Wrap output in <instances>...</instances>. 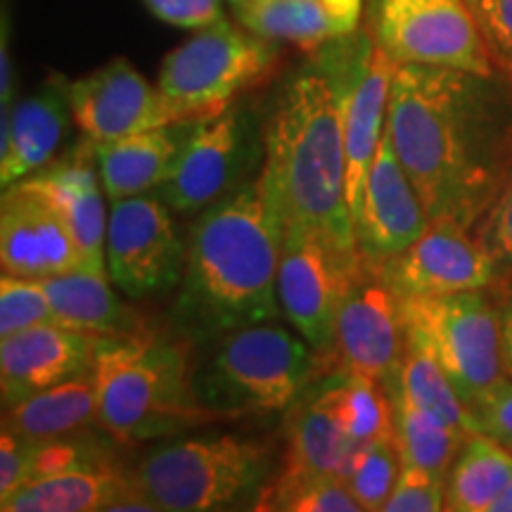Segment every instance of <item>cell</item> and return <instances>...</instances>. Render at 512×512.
Masks as SVG:
<instances>
[{
    "label": "cell",
    "instance_id": "obj_1",
    "mask_svg": "<svg viewBox=\"0 0 512 512\" xmlns=\"http://www.w3.org/2000/svg\"><path fill=\"white\" fill-rule=\"evenodd\" d=\"M387 128L430 223L475 235L512 178V81L396 64Z\"/></svg>",
    "mask_w": 512,
    "mask_h": 512
},
{
    "label": "cell",
    "instance_id": "obj_2",
    "mask_svg": "<svg viewBox=\"0 0 512 512\" xmlns=\"http://www.w3.org/2000/svg\"><path fill=\"white\" fill-rule=\"evenodd\" d=\"M280 216L261 174L197 216L183 278L171 306L188 342H211L280 311Z\"/></svg>",
    "mask_w": 512,
    "mask_h": 512
},
{
    "label": "cell",
    "instance_id": "obj_3",
    "mask_svg": "<svg viewBox=\"0 0 512 512\" xmlns=\"http://www.w3.org/2000/svg\"><path fill=\"white\" fill-rule=\"evenodd\" d=\"M261 169L280 226L297 223L323 242L344 273L361 268L347 204L344 110L311 60L280 83L264 117Z\"/></svg>",
    "mask_w": 512,
    "mask_h": 512
},
{
    "label": "cell",
    "instance_id": "obj_4",
    "mask_svg": "<svg viewBox=\"0 0 512 512\" xmlns=\"http://www.w3.org/2000/svg\"><path fill=\"white\" fill-rule=\"evenodd\" d=\"M192 370L185 337H107L95 363L98 427L119 444H143L223 422L197 399Z\"/></svg>",
    "mask_w": 512,
    "mask_h": 512
},
{
    "label": "cell",
    "instance_id": "obj_5",
    "mask_svg": "<svg viewBox=\"0 0 512 512\" xmlns=\"http://www.w3.org/2000/svg\"><path fill=\"white\" fill-rule=\"evenodd\" d=\"M128 472L157 512L254 510L278 472V448L235 434L183 437L145 451Z\"/></svg>",
    "mask_w": 512,
    "mask_h": 512
},
{
    "label": "cell",
    "instance_id": "obj_6",
    "mask_svg": "<svg viewBox=\"0 0 512 512\" xmlns=\"http://www.w3.org/2000/svg\"><path fill=\"white\" fill-rule=\"evenodd\" d=\"M214 342L192 370V387L202 406L223 420L287 411L328 368V358L280 325H249Z\"/></svg>",
    "mask_w": 512,
    "mask_h": 512
},
{
    "label": "cell",
    "instance_id": "obj_7",
    "mask_svg": "<svg viewBox=\"0 0 512 512\" xmlns=\"http://www.w3.org/2000/svg\"><path fill=\"white\" fill-rule=\"evenodd\" d=\"M399 309L408 342L439 363L470 413L505 380L501 304L486 290L403 297Z\"/></svg>",
    "mask_w": 512,
    "mask_h": 512
},
{
    "label": "cell",
    "instance_id": "obj_8",
    "mask_svg": "<svg viewBox=\"0 0 512 512\" xmlns=\"http://www.w3.org/2000/svg\"><path fill=\"white\" fill-rule=\"evenodd\" d=\"M278 46L223 17L164 57L157 88L178 119L209 117L275 72Z\"/></svg>",
    "mask_w": 512,
    "mask_h": 512
},
{
    "label": "cell",
    "instance_id": "obj_9",
    "mask_svg": "<svg viewBox=\"0 0 512 512\" xmlns=\"http://www.w3.org/2000/svg\"><path fill=\"white\" fill-rule=\"evenodd\" d=\"M264 162V121L233 102L197 119L174 171L155 195L176 214H200L259 176Z\"/></svg>",
    "mask_w": 512,
    "mask_h": 512
},
{
    "label": "cell",
    "instance_id": "obj_10",
    "mask_svg": "<svg viewBox=\"0 0 512 512\" xmlns=\"http://www.w3.org/2000/svg\"><path fill=\"white\" fill-rule=\"evenodd\" d=\"M368 29L396 64L498 72L467 0H373Z\"/></svg>",
    "mask_w": 512,
    "mask_h": 512
},
{
    "label": "cell",
    "instance_id": "obj_11",
    "mask_svg": "<svg viewBox=\"0 0 512 512\" xmlns=\"http://www.w3.org/2000/svg\"><path fill=\"white\" fill-rule=\"evenodd\" d=\"M107 273L131 299L164 297L183 278L188 247L155 192L114 200L107 221Z\"/></svg>",
    "mask_w": 512,
    "mask_h": 512
},
{
    "label": "cell",
    "instance_id": "obj_12",
    "mask_svg": "<svg viewBox=\"0 0 512 512\" xmlns=\"http://www.w3.org/2000/svg\"><path fill=\"white\" fill-rule=\"evenodd\" d=\"M332 356L339 370L366 375L387 392L399 384L406 356L399 297L366 266L358 268L344 290Z\"/></svg>",
    "mask_w": 512,
    "mask_h": 512
},
{
    "label": "cell",
    "instance_id": "obj_13",
    "mask_svg": "<svg viewBox=\"0 0 512 512\" xmlns=\"http://www.w3.org/2000/svg\"><path fill=\"white\" fill-rule=\"evenodd\" d=\"M354 275L344 273L311 230L285 223L280 235V309L318 354L335 347L337 311Z\"/></svg>",
    "mask_w": 512,
    "mask_h": 512
},
{
    "label": "cell",
    "instance_id": "obj_14",
    "mask_svg": "<svg viewBox=\"0 0 512 512\" xmlns=\"http://www.w3.org/2000/svg\"><path fill=\"white\" fill-rule=\"evenodd\" d=\"M375 271L396 297L491 290L496 266L479 240L453 223H432L425 235L403 252L384 259Z\"/></svg>",
    "mask_w": 512,
    "mask_h": 512
},
{
    "label": "cell",
    "instance_id": "obj_15",
    "mask_svg": "<svg viewBox=\"0 0 512 512\" xmlns=\"http://www.w3.org/2000/svg\"><path fill=\"white\" fill-rule=\"evenodd\" d=\"M67 95L74 124L93 143H112L147 128L181 121L162 91L126 57H117L91 74L67 81Z\"/></svg>",
    "mask_w": 512,
    "mask_h": 512
},
{
    "label": "cell",
    "instance_id": "obj_16",
    "mask_svg": "<svg viewBox=\"0 0 512 512\" xmlns=\"http://www.w3.org/2000/svg\"><path fill=\"white\" fill-rule=\"evenodd\" d=\"M430 226L425 204L396 155L392 133L384 126L354 221L358 261L366 268H377L384 259L411 247Z\"/></svg>",
    "mask_w": 512,
    "mask_h": 512
},
{
    "label": "cell",
    "instance_id": "obj_17",
    "mask_svg": "<svg viewBox=\"0 0 512 512\" xmlns=\"http://www.w3.org/2000/svg\"><path fill=\"white\" fill-rule=\"evenodd\" d=\"M0 264L3 273L29 280L88 268L64 216L43 192L24 181L3 190Z\"/></svg>",
    "mask_w": 512,
    "mask_h": 512
},
{
    "label": "cell",
    "instance_id": "obj_18",
    "mask_svg": "<svg viewBox=\"0 0 512 512\" xmlns=\"http://www.w3.org/2000/svg\"><path fill=\"white\" fill-rule=\"evenodd\" d=\"M105 335H93L60 323L36 325L0 337V396L3 408L55 387L98 363Z\"/></svg>",
    "mask_w": 512,
    "mask_h": 512
},
{
    "label": "cell",
    "instance_id": "obj_19",
    "mask_svg": "<svg viewBox=\"0 0 512 512\" xmlns=\"http://www.w3.org/2000/svg\"><path fill=\"white\" fill-rule=\"evenodd\" d=\"M3 512H100L143 510L157 512L133 484L128 467L110 456L83 460L62 470L31 479L15 494L0 501Z\"/></svg>",
    "mask_w": 512,
    "mask_h": 512
},
{
    "label": "cell",
    "instance_id": "obj_20",
    "mask_svg": "<svg viewBox=\"0 0 512 512\" xmlns=\"http://www.w3.org/2000/svg\"><path fill=\"white\" fill-rule=\"evenodd\" d=\"M0 110V185L5 190L53 162L74 114L62 76H50L41 91Z\"/></svg>",
    "mask_w": 512,
    "mask_h": 512
},
{
    "label": "cell",
    "instance_id": "obj_21",
    "mask_svg": "<svg viewBox=\"0 0 512 512\" xmlns=\"http://www.w3.org/2000/svg\"><path fill=\"white\" fill-rule=\"evenodd\" d=\"M31 188L43 192L72 228L74 240L79 242L83 259L91 271L107 273V221L105 195L98 162H95V143L86 138L74 155L60 162L43 166L41 171L22 178Z\"/></svg>",
    "mask_w": 512,
    "mask_h": 512
},
{
    "label": "cell",
    "instance_id": "obj_22",
    "mask_svg": "<svg viewBox=\"0 0 512 512\" xmlns=\"http://www.w3.org/2000/svg\"><path fill=\"white\" fill-rule=\"evenodd\" d=\"M195 124L197 119H181L112 143H95V162L107 200L155 192L174 171Z\"/></svg>",
    "mask_w": 512,
    "mask_h": 512
},
{
    "label": "cell",
    "instance_id": "obj_23",
    "mask_svg": "<svg viewBox=\"0 0 512 512\" xmlns=\"http://www.w3.org/2000/svg\"><path fill=\"white\" fill-rule=\"evenodd\" d=\"M235 15L242 27L268 41L313 53L361 27L363 0H249Z\"/></svg>",
    "mask_w": 512,
    "mask_h": 512
},
{
    "label": "cell",
    "instance_id": "obj_24",
    "mask_svg": "<svg viewBox=\"0 0 512 512\" xmlns=\"http://www.w3.org/2000/svg\"><path fill=\"white\" fill-rule=\"evenodd\" d=\"M283 437L285 451L278 470L287 475H339L358 446L328 401L323 377L313 380L287 408Z\"/></svg>",
    "mask_w": 512,
    "mask_h": 512
},
{
    "label": "cell",
    "instance_id": "obj_25",
    "mask_svg": "<svg viewBox=\"0 0 512 512\" xmlns=\"http://www.w3.org/2000/svg\"><path fill=\"white\" fill-rule=\"evenodd\" d=\"M394 72L396 62L375 46L368 72L344 102V155H347V204L351 221H356L361 209L368 171L387 126Z\"/></svg>",
    "mask_w": 512,
    "mask_h": 512
},
{
    "label": "cell",
    "instance_id": "obj_26",
    "mask_svg": "<svg viewBox=\"0 0 512 512\" xmlns=\"http://www.w3.org/2000/svg\"><path fill=\"white\" fill-rule=\"evenodd\" d=\"M110 280V273L79 268L41 280V285L60 325L105 337L143 335V320L119 302Z\"/></svg>",
    "mask_w": 512,
    "mask_h": 512
},
{
    "label": "cell",
    "instance_id": "obj_27",
    "mask_svg": "<svg viewBox=\"0 0 512 512\" xmlns=\"http://www.w3.org/2000/svg\"><path fill=\"white\" fill-rule=\"evenodd\" d=\"M98 425L95 370L3 408V430L24 439L67 437Z\"/></svg>",
    "mask_w": 512,
    "mask_h": 512
},
{
    "label": "cell",
    "instance_id": "obj_28",
    "mask_svg": "<svg viewBox=\"0 0 512 512\" xmlns=\"http://www.w3.org/2000/svg\"><path fill=\"white\" fill-rule=\"evenodd\" d=\"M512 479V453L482 432L460 446L446 477V510L489 512Z\"/></svg>",
    "mask_w": 512,
    "mask_h": 512
},
{
    "label": "cell",
    "instance_id": "obj_29",
    "mask_svg": "<svg viewBox=\"0 0 512 512\" xmlns=\"http://www.w3.org/2000/svg\"><path fill=\"white\" fill-rule=\"evenodd\" d=\"M394 411V439L399 444L403 465L420 467L441 479L448 477L453 460L460 446L465 444V434L444 425V422L425 413L408 399L396 384L389 389Z\"/></svg>",
    "mask_w": 512,
    "mask_h": 512
},
{
    "label": "cell",
    "instance_id": "obj_30",
    "mask_svg": "<svg viewBox=\"0 0 512 512\" xmlns=\"http://www.w3.org/2000/svg\"><path fill=\"white\" fill-rule=\"evenodd\" d=\"M323 387L344 432L354 444L394 437L392 396L380 382L335 368L323 375Z\"/></svg>",
    "mask_w": 512,
    "mask_h": 512
},
{
    "label": "cell",
    "instance_id": "obj_31",
    "mask_svg": "<svg viewBox=\"0 0 512 512\" xmlns=\"http://www.w3.org/2000/svg\"><path fill=\"white\" fill-rule=\"evenodd\" d=\"M399 387L415 406L434 415L444 425L453 427L456 432L465 434V437L477 432L475 415L470 413V408L460 399V394L453 387V382L448 380V375L425 349L408 342V339L406 356H403L399 375Z\"/></svg>",
    "mask_w": 512,
    "mask_h": 512
},
{
    "label": "cell",
    "instance_id": "obj_32",
    "mask_svg": "<svg viewBox=\"0 0 512 512\" xmlns=\"http://www.w3.org/2000/svg\"><path fill=\"white\" fill-rule=\"evenodd\" d=\"M254 510L278 512H361V503L339 475L275 472Z\"/></svg>",
    "mask_w": 512,
    "mask_h": 512
},
{
    "label": "cell",
    "instance_id": "obj_33",
    "mask_svg": "<svg viewBox=\"0 0 512 512\" xmlns=\"http://www.w3.org/2000/svg\"><path fill=\"white\" fill-rule=\"evenodd\" d=\"M401 451L394 437H380L358 444L344 463L339 477L363 510H384L392 496L396 479L401 475Z\"/></svg>",
    "mask_w": 512,
    "mask_h": 512
},
{
    "label": "cell",
    "instance_id": "obj_34",
    "mask_svg": "<svg viewBox=\"0 0 512 512\" xmlns=\"http://www.w3.org/2000/svg\"><path fill=\"white\" fill-rule=\"evenodd\" d=\"M48 323H60V320L55 316L41 280L3 273L0 278V337Z\"/></svg>",
    "mask_w": 512,
    "mask_h": 512
},
{
    "label": "cell",
    "instance_id": "obj_35",
    "mask_svg": "<svg viewBox=\"0 0 512 512\" xmlns=\"http://www.w3.org/2000/svg\"><path fill=\"white\" fill-rule=\"evenodd\" d=\"M475 238L494 261L498 290L512 287V178L494 209L486 214L482 226L477 228Z\"/></svg>",
    "mask_w": 512,
    "mask_h": 512
},
{
    "label": "cell",
    "instance_id": "obj_36",
    "mask_svg": "<svg viewBox=\"0 0 512 512\" xmlns=\"http://www.w3.org/2000/svg\"><path fill=\"white\" fill-rule=\"evenodd\" d=\"M467 8L496 69L512 81V0H467Z\"/></svg>",
    "mask_w": 512,
    "mask_h": 512
},
{
    "label": "cell",
    "instance_id": "obj_37",
    "mask_svg": "<svg viewBox=\"0 0 512 512\" xmlns=\"http://www.w3.org/2000/svg\"><path fill=\"white\" fill-rule=\"evenodd\" d=\"M446 510V479L420 467L403 465L384 512H439Z\"/></svg>",
    "mask_w": 512,
    "mask_h": 512
},
{
    "label": "cell",
    "instance_id": "obj_38",
    "mask_svg": "<svg viewBox=\"0 0 512 512\" xmlns=\"http://www.w3.org/2000/svg\"><path fill=\"white\" fill-rule=\"evenodd\" d=\"M472 415H475L477 432L498 441L512 453V380L505 377L498 382L489 394L479 399Z\"/></svg>",
    "mask_w": 512,
    "mask_h": 512
},
{
    "label": "cell",
    "instance_id": "obj_39",
    "mask_svg": "<svg viewBox=\"0 0 512 512\" xmlns=\"http://www.w3.org/2000/svg\"><path fill=\"white\" fill-rule=\"evenodd\" d=\"M152 15L171 27L204 29L223 19L221 0H145Z\"/></svg>",
    "mask_w": 512,
    "mask_h": 512
},
{
    "label": "cell",
    "instance_id": "obj_40",
    "mask_svg": "<svg viewBox=\"0 0 512 512\" xmlns=\"http://www.w3.org/2000/svg\"><path fill=\"white\" fill-rule=\"evenodd\" d=\"M31 439L5 432L0 439V501L22 489L31 477Z\"/></svg>",
    "mask_w": 512,
    "mask_h": 512
},
{
    "label": "cell",
    "instance_id": "obj_41",
    "mask_svg": "<svg viewBox=\"0 0 512 512\" xmlns=\"http://www.w3.org/2000/svg\"><path fill=\"white\" fill-rule=\"evenodd\" d=\"M15 86V62H12L10 55V19L8 8H3V31H0V105L12 107Z\"/></svg>",
    "mask_w": 512,
    "mask_h": 512
},
{
    "label": "cell",
    "instance_id": "obj_42",
    "mask_svg": "<svg viewBox=\"0 0 512 512\" xmlns=\"http://www.w3.org/2000/svg\"><path fill=\"white\" fill-rule=\"evenodd\" d=\"M501 332L505 373L512 377V287H505V297L501 299Z\"/></svg>",
    "mask_w": 512,
    "mask_h": 512
},
{
    "label": "cell",
    "instance_id": "obj_43",
    "mask_svg": "<svg viewBox=\"0 0 512 512\" xmlns=\"http://www.w3.org/2000/svg\"><path fill=\"white\" fill-rule=\"evenodd\" d=\"M489 512H512V479L503 489V494L496 498L494 505H491Z\"/></svg>",
    "mask_w": 512,
    "mask_h": 512
},
{
    "label": "cell",
    "instance_id": "obj_44",
    "mask_svg": "<svg viewBox=\"0 0 512 512\" xmlns=\"http://www.w3.org/2000/svg\"><path fill=\"white\" fill-rule=\"evenodd\" d=\"M230 3H233L235 8H238V5H245V3H249V0H230Z\"/></svg>",
    "mask_w": 512,
    "mask_h": 512
}]
</instances>
